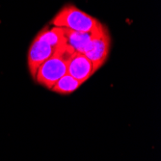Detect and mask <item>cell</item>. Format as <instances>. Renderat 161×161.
<instances>
[{
	"label": "cell",
	"instance_id": "1",
	"mask_svg": "<svg viewBox=\"0 0 161 161\" xmlns=\"http://www.w3.org/2000/svg\"><path fill=\"white\" fill-rule=\"evenodd\" d=\"M50 24L71 31L88 33L98 30L102 23L75 5L69 4L64 6L55 14V17L50 21Z\"/></svg>",
	"mask_w": 161,
	"mask_h": 161
},
{
	"label": "cell",
	"instance_id": "2",
	"mask_svg": "<svg viewBox=\"0 0 161 161\" xmlns=\"http://www.w3.org/2000/svg\"><path fill=\"white\" fill-rule=\"evenodd\" d=\"M72 52L74 50L68 46L60 49L40 66L34 80L50 90L54 84L67 74L68 60Z\"/></svg>",
	"mask_w": 161,
	"mask_h": 161
},
{
	"label": "cell",
	"instance_id": "3",
	"mask_svg": "<svg viewBox=\"0 0 161 161\" xmlns=\"http://www.w3.org/2000/svg\"><path fill=\"white\" fill-rule=\"evenodd\" d=\"M110 46L111 37L108 28L104 24H101L100 28L95 33L90 48L84 54L92 62L96 70H98L107 61L110 53Z\"/></svg>",
	"mask_w": 161,
	"mask_h": 161
},
{
	"label": "cell",
	"instance_id": "4",
	"mask_svg": "<svg viewBox=\"0 0 161 161\" xmlns=\"http://www.w3.org/2000/svg\"><path fill=\"white\" fill-rule=\"evenodd\" d=\"M63 47H52L48 45L47 42L41 40L38 37H35V39L31 42L30 47H29L28 54H27L28 69L34 79H35L37 70L40 68V66L43 62H46L47 59H49V58L53 56L55 53H57L60 49H62Z\"/></svg>",
	"mask_w": 161,
	"mask_h": 161
},
{
	"label": "cell",
	"instance_id": "5",
	"mask_svg": "<svg viewBox=\"0 0 161 161\" xmlns=\"http://www.w3.org/2000/svg\"><path fill=\"white\" fill-rule=\"evenodd\" d=\"M97 72L92 62L86 55L78 52H72L68 60L67 74L78 80L82 84L85 83Z\"/></svg>",
	"mask_w": 161,
	"mask_h": 161
},
{
	"label": "cell",
	"instance_id": "6",
	"mask_svg": "<svg viewBox=\"0 0 161 161\" xmlns=\"http://www.w3.org/2000/svg\"><path fill=\"white\" fill-rule=\"evenodd\" d=\"M97 31L85 33V32H76V31L69 30V29H64L67 46L69 47L75 52L85 54L88 51V49L90 48L92 40Z\"/></svg>",
	"mask_w": 161,
	"mask_h": 161
},
{
	"label": "cell",
	"instance_id": "7",
	"mask_svg": "<svg viewBox=\"0 0 161 161\" xmlns=\"http://www.w3.org/2000/svg\"><path fill=\"white\" fill-rule=\"evenodd\" d=\"M81 85H82L81 82L75 79L69 75L66 74L64 76H62L54 84V86L50 90L54 93L59 94V95L68 96V95H70L74 92H75Z\"/></svg>",
	"mask_w": 161,
	"mask_h": 161
}]
</instances>
